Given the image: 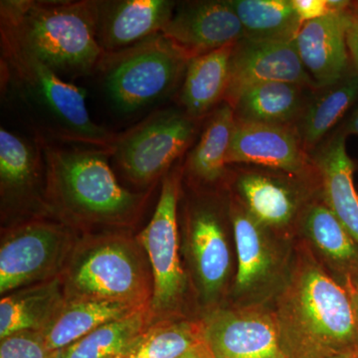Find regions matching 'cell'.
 I'll use <instances>...</instances> for the list:
<instances>
[{
	"mask_svg": "<svg viewBox=\"0 0 358 358\" xmlns=\"http://www.w3.org/2000/svg\"><path fill=\"white\" fill-rule=\"evenodd\" d=\"M0 88L2 100L32 129L37 140L110 152L117 134L92 119L84 90L59 77L2 32Z\"/></svg>",
	"mask_w": 358,
	"mask_h": 358,
	"instance_id": "obj_1",
	"label": "cell"
},
{
	"mask_svg": "<svg viewBox=\"0 0 358 358\" xmlns=\"http://www.w3.org/2000/svg\"><path fill=\"white\" fill-rule=\"evenodd\" d=\"M40 143L49 211L79 226H128L140 218L148 193L131 192L120 185L109 150Z\"/></svg>",
	"mask_w": 358,
	"mask_h": 358,
	"instance_id": "obj_2",
	"label": "cell"
},
{
	"mask_svg": "<svg viewBox=\"0 0 358 358\" xmlns=\"http://www.w3.org/2000/svg\"><path fill=\"white\" fill-rule=\"evenodd\" d=\"M0 32L68 82L96 73L105 54L96 38V0H1Z\"/></svg>",
	"mask_w": 358,
	"mask_h": 358,
	"instance_id": "obj_3",
	"label": "cell"
},
{
	"mask_svg": "<svg viewBox=\"0 0 358 358\" xmlns=\"http://www.w3.org/2000/svg\"><path fill=\"white\" fill-rule=\"evenodd\" d=\"M291 358L358 355V327L350 291L317 264L292 275L275 317Z\"/></svg>",
	"mask_w": 358,
	"mask_h": 358,
	"instance_id": "obj_4",
	"label": "cell"
},
{
	"mask_svg": "<svg viewBox=\"0 0 358 358\" xmlns=\"http://www.w3.org/2000/svg\"><path fill=\"white\" fill-rule=\"evenodd\" d=\"M189 58L162 33L103 54L96 73L117 110L133 114L171 96L182 83Z\"/></svg>",
	"mask_w": 358,
	"mask_h": 358,
	"instance_id": "obj_5",
	"label": "cell"
},
{
	"mask_svg": "<svg viewBox=\"0 0 358 358\" xmlns=\"http://www.w3.org/2000/svg\"><path fill=\"white\" fill-rule=\"evenodd\" d=\"M129 238H93L73 256L65 275L66 300H93L150 308L152 298L147 268Z\"/></svg>",
	"mask_w": 358,
	"mask_h": 358,
	"instance_id": "obj_6",
	"label": "cell"
},
{
	"mask_svg": "<svg viewBox=\"0 0 358 358\" xmlns=\"http://www.w3.org/2000/svg\"><path fill=\"white\" fill-rule=\"evenodd\" d=\"M197 122L182 109L155 110L133 128L117 134L110 157L134 185H152L185 154Z\"/></svg>",
	"mask_w": 358,
	"mask_h": 358,
	"instance_id": "obj_7",
	"label": "cell"
},
{
	"mask_svg": "<svg viewBox=\"0 0 358 358\" xmlns=\"http://www.w3.org/2000/svg\"><path fill=\"white\" fill-rule=\"evenodd\" d=\"M178 173L173 171L164 176L154 215L138 236L152 271V317L173 312L185 291V275L178 254Z\"/></svg>",
	"mask_w": 358,
	"mask_h": 358,
	"instance_id": "obj_8",
	"label": "cell"
},
{
	"mask_svg": "<svg viewBox=\"0 0 358 358\" xmlns=\"http://www.w3.org/2000/svg\"><path fill=\"white\" fill-rule=\"evenodd\" d=\"M67 228L48 221L30 220L9 231L0 248V293L54 279L71 243Z\"/></svg>",
	"mask_w": 358,
	"mask_h": 358,
	"instance_id": "obj_9",
	"label": "cell"
},
{
	"mask_svg": "<svg viewBox=\"0 0 358 358\" xmlns=\"http://www.w3.org/2000/svg\"><path fill=\"white\" fill-rule=\"evenodd\" d=\"M210 358H291L277 319L258 310H216L201 324Z\"/></svg>",
	"mask_w": 358,
	"mask_h": 358,
	"instance_id": "obj_10",
	"label": "cell"
},
{
	"mask_svg": "<svg viewBox=\"0 0 358 358\" xmlns=\"http://www.w3.org/2000/svg\"><path fill=\"white\" fill-rule=\"evenodd\" d=\"M0 189L8 215L49 211L43 148L36 138L0 129Z\"/></svg>",
	"mask_w": 358,
	"mask_h": 358,
	"instance_id": "obj_11",
	"label": "cell"
},
{
	"mask_svg": "<svg viewBox=\"0 0 358 358\" xmlns=\"http://www.w3.org/2000/svg\"><path fill=\"white\" fill-rule=\"evenodd\" d=\"M270 82L315 87L301 63L294 41L244 38L235 44L231 54L229 83L224 102L232 106L245 90Z\"/></svg>",
	"mask_w": 358,
	"mask_h": 358,
	"instance_id": "obj_12",
	"label": "cell"
},
{
	"mask_svg": "<svg viewBox=\"0 0 358 358\" xmlns=\"http://www.w3.org/2000/svg\"><path fill=\"white\" fill-rule=\"evenodd\" d=\"M162 34L192 59L245 38L229 1H193L176 6Z\"/></svg>",
	"mask_w": 358,
	"mask_h": 358,
	"instance_id": "obj_13",
	"label": "cell"
},
{
	"mask_svg": "<svg viewBox=\"0 0 358 358\" xmlns=\"http://www.w3.org/2000/svg\"><path fill=\"white\" fill-rule=\"evenodd\" d=\"M355 20L350 11L303 23L294 42L317 88H327L348 74V31Z\"/></svg>",
	"mask_w": 358,
	"mask_h": 358,
	"instance_id": "obj_14",
	"label": "cell"
},
{
	"mask_svg": "<svg viewBox=\"0 0 358 358\" xmlns=\"http://www.w3.org/2000/svg\"><path fill=\"white\" fill-rule=\"evenodd\" d=\"M169 0H96V38L106 53L162 33L173 17Z\"/></svg>",
	"mask_w": 358,
	"mask_h": 358,
	"instance_id": "obj_15",
	"label": "cell"
},
{
	"mask_svg": "<svg viewBox=\"0 0 358 358\" xmlns=\"http://www.w3.org/2000/svg\"><path fill=\"white\" fill-rule=\"evenodd\" d=\"M307 162L300 138L288 126L236 122L227 164H258L299 173Z\"/></svg>",
	"mask_w": 358,
	"mask_h": 358,
	"instance_id": "obj_16",
	"label": "cell"
},
{
	"mask_svg": "<svg viewBox=\"0 0 358 358\" xmlns=\"http://www.w3.org/2000/svg\"><path fill=\"white\" fill-rule=\"evenodd\" d=\"M346 134H334L315 155L324 204L358 244V194L353 185L355 164L346 152Z\"/></svg>",
	"mask_w": 358,
	"mask_h": 358,
	"instance_id": "obj_17",
	"label": "cell"
},
{
	"mask_svg": "<svg viewBox=\"0 0 358 358\" xmlns=\"http://www.w3.org/2000/svg\"><path fill=\"white\" fill-rule=\"evenodd\" d=\"M189 243L202 293L207 300L221 291L230 271V251L214 209L193 207L190 212Z\"/></svg>",
	"mask_w": 358,
	"mask_h": 358,
	"instance_id": "obj_18",
	"label": "cell"
},
{
	"mask_svg": "<svg viewBox=\"0 0 358 358\" xmlns=\"http://www.w3.org/2000/svg\"><path fill=\"white\" fill-rule=\"evenodd\" d=\"M234 45L188 61L178 100L181 109L192 119L199 121L224 100L229 83L231 54Z\"/></svg>",
	"mask_w": 358,
	"mask_h": 358,
	"instance_id": "obj_19",
	"label": "cell"
},
{
	"mask_svg": "<svg viewBox=\"0 0 358 358\" xmlns=\"http://www.w3.org/2000/svg\"><path fill=\"white\" fill-rule=\"evenodd\" d=\"M59 278L6 294L0 301V338L21 331H42L64 305Z\"/></svg>",
	"mask_w": 358,
	"mask_h": 358,
	"instance_id": "obj_20",
	"label": "cell"
},
{
	"mask_svg": "<svg viewBox=\"0 0 358 358\" xmlns=\"http://www.w3.org/2000/svg\"><path fill=\"white\" fill-rule=\"evenodd\" d=\"M141 308H143L112 301L66 300L50 324L40 333L47 350L55 352L73 345L98 327Z\"/></svg>",
	"mask_w": 358,
	"mask_h": 358,
	"instance_id": "obj_21",
	"label": "cell"
},
{
	"mask_svg": "<svg viewBox=\"0 0 358 358\" xmlns=\"http://www.w3.org/2000/svg\"><path fill=\"white\" fill-rule=\"evenodd\" d=\"M303 228L343 279L348 291L358 288V244L326 204L308 207Z\"/></svg>",
	"mask_w": 358,
	"mask_h": 358,
	"instance_id": "obj_22",
	"label": "cell"
},
{
	"mask_svg": "<svg viewBox=\"0 0 358 358\" xmlns=\"http://www.w3.org/2000/svg\"><path fill=\"white\" fill-rule=\"evenodd\" d=\"M301 105L300 85L270 82L245 90L231 107L238 122L287 126L300 114Z\"/></svg>",
	"mask_w": 358,
	"mask_h": 358,
	"instance_id": "obj_23",
	"label": "cell"
},
{
	"mask_svg": "<svg viewBox=\"0 0 358 358\" xmlns=\"http://www.w3.org/2000/svg\"><path fill=\"white\" fill-rule=\"evenodd\" d=\"M236 122L234 110L228 103L212 110L199 143L186 159V169L192 176L204 182L222 178Z\"/></svg>",
	"mask_w": 358,
	"mask_h": 358,
	"instance_id": "obj_24",
	"label": "cell"
},
{
	"mask_svg": "<svg viewBox=\"0 0 358 358\" xmlns=\"http://www.w3.org/2000/svg\"><path fill=\"white\" fill-rule=\"evenodd\" d=\"M152 319L150 308L113 320L98 327L76 343L52 352L51 358H113L128 352L148 329Z\"/></svg>",
	"mask_w": 358,
	"mask_h": 358,
	"instance_id": "obj_25",
	"label": "cell"
},
{
	"mask_svg": "<svg viewBox=\"0 0 358 358\" xmlns=\"http://www.w3.org/2000/svg\"><path fill=\"white\" fill-rule=\"evenodd\" d=\"M245 38L256 41H294L301 21L292 0H229Z\"/></svg>",
	"mask_w": 358,
	"mask_h": 358,
	"instance_id": "obj_26",
	"label": "cell"
},
{
	"mask_svg": "<svg viewBox=\"0 0 358 358\" xmlns=\"http://www.w3.org/2000/svg\"><path fill=\"white\" fill-rule=\"evenodd\" d=\"M237 187L247 211L264 227H282L293 220L298 208L296 194L282 181L250 173L238 179Z\"/></svg>",
	"mask_w": 358,
	"mask_h": 358,
	"instance_id": "obj_27",
	"label": "cell"
},
{
	"mask_svg": "<svg viewBox=\"0 0 358 358\" xmlns=\"http://www.w3.org/2000/svg\"><path fill=\"white\" fill-rule=\"evenodd\" d=\"M303 110L301 141L315 147L334 128L358 98V75L350 74L333 86L324 88Z\"/></svg>",
	"mask_w": 358,
	"mask_h": 358,
	"instance_id": "obj_28",
	"label": "cell"
},
{
	"mask_svg": "<svg viewBox=\"0 0 358 358\" xmlns=\"http://www.w3.org/2000/svg\"><path fill=\"white\" fill-rule=\"evenodd\" d=\"M236 243V289L245 292L262 281L272 267V255L260 223L248 211L235 207L232 215Z\"/></svg>",
	"mask_w": 358,
	"mask_h": 358,
	"instance_id": "obj_29",
	"label": "cell"
},
{
	"mask_svg": "<svg viewBox=\"0 0 358 358\" xmlns=\"http://www.w3.org/2000/svg\"><path fill=\"white\" fill-rule=\"evenodd\" d=\"M201 343V324L164 320L148 327L122 357L178 358Z\"/></svg>",
	"mask_w": 358,
	"mask_h": 358,
	"instance_id": "obj_30",
	"label": "cell"
},
{
	"mask_svg": "<svg viewBox=\"0 0 358 358\" xmlns=\"http://www.w3.org/2000/svg\"><path fill=\"white\" fill-rule=\"evenodd\" d=\"M40 331H21L1 339L0 358H51Z\"/></svg>",
	"mask_w": 358,
	"mask_h": 358,
	"instance_id": "obj_31",
	"label": "cell"
},
{
	"mask_svg": "<svg viewBox=\"0 0 358 358\" xmlns=\"http://www.w3.org/2000/svg\"><path fill=\"white\" fill-rule=\"evenodd\" d=\"M301 23L319 20L331 14L327 0H292Z\"/></svg>",
	"mask_w": 358,
	"mask_h": 358,
	"instance_id": "obj_32",
	"label": "cell"
},
{
	"mask_svg": "<svg viewBox=\"0 0 358 358\" xmlns=\"http://www.w3.org/2000/svg\"><path fill=\"white\" fill-rule=\"evenodd\" d=\"M348 52L358 70V20H353L346 36Z\"/></svg>",
	"mask_w": 358,
	"mask_h": 358,
	"instance_id": "obj_33",
	"label": "cell"
},
{
	"mask_svg": "<svg viewBox=\"0 0 358 358\" xmlns=\"http://www.w3.org/2000/svg\"><path fill=\"white\" fill-rule=\"evenodd\" d=\"M178 358H210V357H209L206 348H204L201 343Z\"/></svg>",
	"mask_w": 358,
	"mask_h": 358,
	"instance_id": "obj_34",
	"label": "cell"
},
{
	"mask_svg": "<svg viewBox=\"0 0 358 358\" xmlns=\"http://www.w3.org/2000/svg\"><path fill=\"white\" fill-rule=\"evenodd\" d=\"M345 133L346 134H352L358 136V107L357 109L352 113L350 120H348Z\"/></svg>",
	"mask_w": 358,
	"mask_h": 358,
	"instance_id": "obj_35",
	"label": "cell"
},
{
	"mask_svg": "<svg viewBox=\"0 0 358 358\" xmlns=\"http://www.w3.org/2000/svg\"><path fill=\"white\" fill-rule=\"evenodd\" d=\"M352 294L353 308H355V317H357V327H358V288L350 292Z\"/></svg>",
	"mask_w": 358,
	"mask_h": 358,
	"instance_id": "obj_36",
	"label": "cell"
},
{
	"mask_svg": "<svg viewBox=\"0 0 358 358\" xmlns=\"http://www.w3.org/2000/svg\"><path fill=\"white\" fill-rule=\"evenodd\" d=\"M331 358H358V355H338V357H334Z\"/></svg>",
	"mask_w": 358,
	"mask_h": 358,
	"instance_id": "obj_37",
	"label": "cell"
},
{
	"mask_svg": "<svg viewBox=\"0 0 358 358\" xmlns=\"http://www.w3.org/2000/svg\"><path fill=\"white\" fill-rule=\"evenodd\" d=\"M113 358H122V355H119V357H113Z\"/></svg>",
	"mask_w": 358,
	"mask_h": 358,
	"instance_id": "obj_38",
	"label": "cell"
}]
</instances>
